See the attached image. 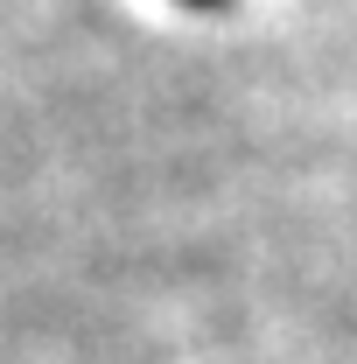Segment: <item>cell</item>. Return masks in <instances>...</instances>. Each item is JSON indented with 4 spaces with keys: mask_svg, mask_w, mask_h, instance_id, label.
Listing matches in <instances>:
<instances>
[{
    "mask_svg": "<svg viewBox=\"0 0 357 364\" xmlns=\"http://www.w3.org/2000/svg\"><path fill=\"white\" fill-rule=\"evenodd\" d=\"M182 7H196V14H224L231 0H182Z\"/></svg>",
    "mask_w": 357,
    "mask_h": 364,
    "instance_id": "1",
    "label": "cell"
}]
</instances>
